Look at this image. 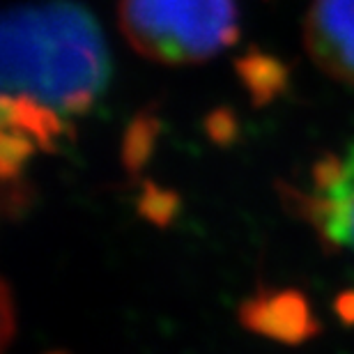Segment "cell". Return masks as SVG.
<instances>
[{
	"label": "cell",
	"instance_id": "6da1fadb",
	"mask_svg": "<svg viewBox=\"0 0 354 354\" xmlns=\"http://www.w3.org/2000/svg\"><path fill=\"white\" fill-rule=\"evenodd\" d=\"M3 51V161L55 145L95 109L111 79V53L97 19L67 0L7 12Z\"/></svg>",
	"mask_w": 354,
	"mask_h": 354
},
{
	"label": "cell",
	"instance_id": "7a4b0ae2",
	"mask_svg": "<svg viewBox=\"0 0 354 354\" xmlns=\"http://www.w3.org/2000/svg\"><path fill=\"white\" fill-rule=\"evenodd\" d=\"M120 21L129 41L161 62H201L237 37L235 0H122Z\"/></svg>",
	"mask_w": 354,
	"mask_h": 354
},
{
	"label": "cell",
	"instance_id": "3957f363",
	"mask_svg": "<svg viewBox=\"0 0 354 354\" xmlns=\"http://www.w3.org/2000/svg\"><path fill=\"white\" fill-rule=\"evenodd\" d=\"M306 209L329 244L354 256V143L313 168Z\"/></svg>",
	"mask_w": 354,
	"mask_h": 354
},
{
	"label": "cell",
	"instance_id": "277c9868",
	"mask_svg": "<svg viewBox=\"0 0 354 354\" xmlns=\"http://www.w3.org/2000/svg\"><path fill=\"white\" fill-rule=\"evenodd\" d=\"M306 39L313 58L331 76L354 83V0H315Z\"/></svg>",
	"mask_w": 354,
	"mask_h": 354
}]
</instances>
